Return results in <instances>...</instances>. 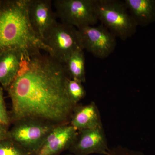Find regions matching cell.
<instances>
[{
	"mask_svg": "<svg viewBox=\"0 0 155 155\" xmlns=\"http://www.w3.org/2000/svg\"><path fill=\"white\" fill-rule=\"evenodd\" d=\"M4 90V88L0 86V123L9 127L11 124V119L5 103Z\"/></svg>",
	"mask_w": 155,
	"mask_h": 155,
	"instance_id": "cell-17",
	"label": "cell"
},
{
	"mask_svg": "<svg viewBox=\"0 0 155 155\" xmlns=\"http://www.w3.org/2000/svg\"><path fill=\"white\" fill-rule=\"evenodd\" d=\"M69 78L64 64L49 54L38 51L23 54L19 72L7 90L12 104L11 124L25 119L69 124L76 105L67 93Z\"/></svg>",
	"mask_w": 155,
	"mask_h": 155,
	"instance_id": "cell-1",
	"label": "cell"
},
{
	"mask_svg": "<svg viewBox=\"0 0 155 155\" xmlns=\"http://www.w3.org/2000/svg\"><path fill=\"white\" fill-rule=\"evenodd\" d=\"M69 124L78 131L103 125L96 103L92 101L87 104L76 105L73 109Z\"/></svg>",
	"mask_w": 155,
	"mask_h": 155,
	"instance_id": "cell-11",
	"label": "cell"
},
{
	"mask_svg": "<svg viewBox=\"0 0 155 155\" xmlns=\"http://www.w3.org/2000/svg\"><path fill=\"white\" fill-rule=\"evenodd\" d=\"M29 0H3L0 8V53L16 49L25 53L52 51L34 30L28 14Z\"/></svg>",
	"mask_w": 155,
	"mask_h": 155,
	"instance_id": "cell-2",
	"label": "cell"
},
{
	"mask_svg": "<svg viewBox=\"0 0 155 155\" xmlns=\"http://www.w3.org/2000/svg\"><path fill=\"white\" fill-rule=\"evenodd\" d=\"M81 47L96 58L105 59L116 48V37L103 24L77 28Z\"/></svg>",
	"mask_w": 155,
	"mask_h": 155,
	"instance_id": "cell-7",
	"label": "cell"
},
{
	"mask_svg": "<svg viewBox=\"0 0 155 155\" xmlns=\"http://www.w3.org/2000/svg\"><path fill=\"white\" fill-rule=\"evenodd\" d=\"M137 26L144 27L155 22V0H124Z\"/></svg>",
	"mask_w": 155,
	"mask_h": 155,
	"instance_id": "cell-13",
	"label": "cell"
},
{
	"mask_svg": "<svg viewBox=\"0 0 155 155\" xmlns=\"http://www.w3.org/2000/svg\"><path fill=\"white\" fill-rule=\"evenodd\" d=\"M98 21L116 38L125 41L136 32L137 25L124 1L95 0Z\"/></svg>",
	"mask_w": 155,
	"mask_h": 155,
	"instance_id": "cell-3",
	"label": "cell"
},
{
	"mask_svg": "<svg viewBox=\"0 0 155 155\" xmlns=\"http://www.w3.org/2000/svg\"><path fill=\"white\" fill-rule=\"evenodd\" d=\"M78 130L70 124L57 125L45 140L38 149L31 155H59L69 150Z\"/></svg>",
	"mask_w": 155,
	"mask_h": 155,
	"instance_id": "cell-9",
	"label": "cell"
},
{
	"mask_svg": "<svg viewBox=\"0 0 155 155\" xmlns=\"http://www.w3.org/2000/svg\"><path fill=\"white\" fill-rule=\"evenodd\" d=\"M110 150L103 125H101L78 131L69 151L74 155H109Z\"/></svg>",
	"mask_w": 155,
	"mask_h": 155,
	"instance_id": "cell-8",
	"label": "cell"
},
{
	"mask_svg": "<svg viewBox=\"0 0 155 155\" xmlns=\"http://www.w3.org/2000/svg\"><path fill=\"white\" fill-rule=\"evenodd\" d=\"M64 65L69 78L82 83L85 82V57L82 48L74 51Z\"/></svg>",
	"mask_w": 155,
	"mask_h": 155,
	"instance_id": "cell-14",
	"label": "cell"
},
{
	"mask_svg": "<svg viewBox=\"0 0 155 155\" xmlns=\"http://www.w3.org/2000/svg\"><path fill=\"white\" fill-rule=\"evenodd\" d=\"M9 127L0 123V141L10 139Z\"/></svg>",
	"mask_w": 155,
	"mask_h": 155,
	"instance_id": "cell-19",
	"label": "cell"
},
{
	"mask_svg": "<svg viewBox=\"0 0 155 155\" xmlns=\"http://www.w3.org/2000/svg\"><path fill=\"white\" fill-rule=\"evenodd\" d=\"M0 155H31L11 139L0 141Z\"/></svg>",
	"mask_w": 155,
	"mask_h": 155,
	"instance_id": "cell-16",
	"label": "cell"
},
{
	"mask_svg": "<svg viewBox=\"0 0 155 155\" xmlns=\"http://www.w3.org/2000/svg\"><path fill=\"white\" fill-rule=\"evenodd\" d=\"M43 41L52 51L51 57L64 65L74 51L82 48L77 28L62 22H56L48 30Z\"/></svg>",
	"mask_w": 155,
	"mask_h": 155,
	"instance_id": "cell-5",
	"label": "cell"
},
{
	"mask_svg": "<svg viewBox=\"0 0 155 155\" xmlns=\"http://www.w3.org/2000/svg\"><path fill=\"white\" fill-rule=\"evenodd\" d=\"M67 89L70 100L76 105L86 95V91L82 83L74 79L68 78Z\"/></svg>",
	"mask_w": 155,
	"mask_h": 155,
	"instance_id": "cell-15",
	"label": "cell"
},
{
	"mask_svg": "<svg viewBox=\"0 0 155 155\" xmlns=\"http://www.w3.org/2000/svg\"><path fill=\"white\" fill-rule=\"evenodd\" d=\"M28 14L34 30L43 41L45 34L57 22V16L52 7L51 1L29 0Z\"/></svg>",
	"mask_w": 155,
	"mask_h": 155,
	"instance_id": "cell-10",
	"label": "cell"
},
{
	"mask_svg": "<svg viewBox=\"0 0 155 155\" xmlns=\"http://www.w3.org/2000/svg\"><path fill=\"white\" fill-rule=\"evenodd\" d=\"M3 0H0V8H1V6H2V3Z\"/></svg>",
	"mask_w": 155,
	"mask_h": 155,
	"instance_id": "cell-20",
	"label": "cell"
},
{
	"mask_svg": "<svg viewBox=\"0 0 155 155\" xmlns=\"http://www.w3.org/2000/svg\"><path fill=\"white\" fill-rule=\"evenodd\" d=\"M25 54L16 49L0 53V84L4 89L7 90L17 76Z\"/></svg>",
	"mask_w": 155,
	"mask_h": 155,
	"instance_id": "cell-12",
	"label": "cell"
},
{
	"mask_svg": "<svg viewBox=\"0 0 155 155\" xmlns=\"http://www.w3.org/2000/svg\"><path fill=\"white\" fill-rule=\"evenodd\" d=\"M109 155H143L141 153L130 148L118 146L110 149Z\"/></svg>",
	"mask_w": 155,
	"mask_h": 155,
	"instance_id": "cell-18",
	"label": "cell"
},
{
	"mask_svg": "<svg viewBox=\"0 0 155 155\" xmlns=\"http://www.w3.org/2000/svg\"><path fill=\"white\" fill-rule=\"evenodd\" d=\"M13 124L9 131L10 139L31 155L38 149L48 135L58 125L35 119H23Z\"/></svg>",
	"mask_w": 155,
	"mask_h": 155,
	"instance_id": "cell-4",
	"label": "cell"
},
{
	"mask_svg": "<svg viewBox=\"0 0 155 155\" xmlns=\"http://www.w3.org/2000/svg\"><path fill=\"white\" fill-rule=\"evenodd\" d=\"M54 4L57 17L64 24L78 28L99 21L95 0H55Z\"/></svg>",
	"mask_w": 155,
	"mask_h": 155,
	"instance_id": "cell-6",
	"label": "cell"
},
{
	"mask_svg": "<svg viewBox=\"0 0 155 155\" xmlns=\"http://www.w3.org/2000/svg\"><path fill=\"white\" fill-rule=\"evenodd\" d=\"M73 155V154H68V155Z\"/></svg>",
	"mask_w": 155,
	"mask_h": 155,
	"instance_id": "cell-21",
	"label": "cell"
}]
</instances>
